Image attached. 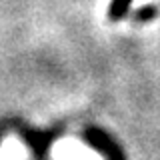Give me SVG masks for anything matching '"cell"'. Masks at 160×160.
Returning a JSON list of instances; mask_svg holds the SVG:
<instances>
[{
    "label": "cell",
    "mask_w": 160,
    "mask_h": 160,
    "mask_svg": "<svg viewBox=\"0 0 160 160\" xmlns=\"http://www.w3.org/2000/svg\"><path fill=\"white\" fill-rule=\"evenodd\" d=\"M130 4H132V0H112V4L108 8L110 20H120L126 14V10L130 8Z\"/></svg>",
    "instance_id": "cell-1"
}]
</instances>
